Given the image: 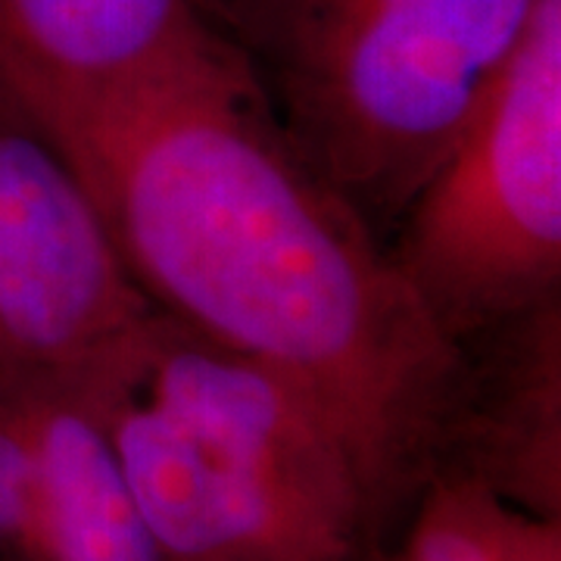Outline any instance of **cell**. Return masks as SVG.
<instances>
[{
  "mask_svg": "<svg viewBox=\"0 0 561 561\" xmlns=\"http://www.w3.org/2000/svg\"><path fill=\"white\" fill-rule=\"evenodd\" d=\"M231 44L209 0H0V113L122 94Z\"/></svg>",
  "mask_w": 561,
  "mask_h": 561,
  "instance_id": "obj_6",
  "label": "cell"
},
{
  "mask_svg": "<svg viewBox=\"0 0 561 561\" xmlns=\"http://www.w3.org/2000/svg\"><path fill=\"white\" fill-rule=\"evenodd\" d=\"M381 561H561V518H540L465 478H434Z\"/></svg>",
  "mask_w": 561,
  "mask_h": 561,
  "instance_id": "obj_9",
  "label": "cell"
},
{
  "mask_svg": "<svg viewBox=\"0 0 561 561\" xmlns=\"http://www.w3.org/2000/svg\"><path fill=\"white\" fill-rule=\"evenodd\" d=\"M153 319L72 169L0 113V371L116 375Z\"/></svg>",
  "mask_w": 561,
  "mask_h": 561,
  "instance_id": "obj_4",
  "label": "cell"
},
{
  "mask_svg": "<svg viewBox=\"0 0 561 561\" xmlns=\"http://www.w3.org/2000/svg\"><path fill=\"white\" fill-rule=\"evenodd\" d=\"M110 431L162 561H371L353 524L162 412L135 378L110 393Z\"/></svg>",
  "mask_w": 561,
  "mask_h": 561,
  "instance_id": "obj_5",
  "label": "cell"
},
{
  "mask_svg": "<svg viewBox=\"0 0 561 561\" xmlns=\"http://www.w3.org/2000/svg\"><path fill=\"white\" fill-rule=\"evenodd\" d=\"M116 375H28L47 561H162L110 431Z\"/></svg>",
  "mask_w": 561,
  "mask_h": 561,
  "instance_id": "obj_8",
  "label": "cell"
},
{
  "mask_svg": "<svg viewBox=\"0 0 561 561\" xmlns=\"http://www.w3.org/2000/svg\"><path fill=\"white\" fill-rule=\"evenodd\" d=\"M280 131L368 221L459 135L534 0H209Z\"/></svg>",
  "mask_w": 561,
  "mask_h": 561,
  "instance_id": "obj_2",
  "label": "cell"
},
{
  "mask_svg": "<svg viewBox=\"0 0 561 561\" xmlns=\"http://www.w3.org/2000/svg\"><path fill=\"white\" fill-rule=\"evenodd\" d=\"M502 334L468 387L434 478H465L540 518H561L559 297L493 324Z\"/></svg>",
  "mask_w": 561,
  "mask_h": 561,
  "instance_id": "obj_7",
  "label": "cell"
},
{
  "mask_svg": "<svg viewBox=\"0 0 561 561\" xmlns=\"http://www.w3.org/2000/svg\"><path fill=\"white\" fill-rule=\"evenodd\" d=\"M393 260L465 346L559 297L561 0H534L518 41L405 206Z\"/></svg>",
  "mask_w": 561,
  "mask_h": 561,
  "instance_id": "obj_3",
  "label": "cell"
},
{
  "mask_svg": "<svg viewBox=\"0 0 561 561\" xmlns=\"http://www.w3.org/2000/svg\"><path fill=\"white\" fill-rule=\"evenodd\" d=\"M0 561H47L35 405L20 371H0Z\"/></svg>",
  "mask_w": 561,
  "mask_h": 561,
  "instance_id": "obj_10",
  "label": "cell"
},
{
  "mask_svg": "<svg viewBox=\"0 0 561 561\" xmlns=\"http://www.w3.org/2000/svg\"><path fill=\"white\" fill-rule=\"evenodd\" d=\"M10 119L66 160L157 312L319 402L356 461L381 559L440 468L471 353L297 153L238 44Z\"/></svg>",
  "mask_w": 561,
  "mask_h": 561,
  "instance_id": "obj_1",
  "label": "cell"
}]
</instances>
